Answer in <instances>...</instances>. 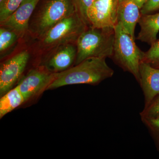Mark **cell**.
Listing matches in <instances>:
<instances>
[{
  "label": "cell",
  "mask_w": 159,
  "mask_h": 159,
  "mask_svg": "<svg viewBox=\"0 0 159 159\" xmlns=\"http://www.w3.org/2000/svg\"><path fill=\"white\" fill-rule=\"evenodd\" d=\"M114 74L106 58L91 57L65 71L54 74V79L46 90L74 84L97 85Z\"/></svg>",
  "instance_id": "6da1fadb"
},
{
  "label": "cell",
  "mask_w": 159,
  "mask_h": 159,
  "mask_svg": "<svg viewBox=\"0 0 159 159\" xmlns=\"http://www.w3.org/2000/svg\"><path fill=\"white\" fill-rule=\"evenodd\" d=\"M115 37V29L88 27L76 42L75 65L91 57L111 58Z\"/></svg>",
  "instance_id": "7a4b0ae2"
},
{
  "label": "cell",
  "mask_w": 159,
  "mask_h": 159,
  "mask_svg": "<svg viewBox=\"0 0 159 159\" xmlns=\"http://www.w3.org/2000/svg\"><path fill=\"white\" fill-rule=\"evenodd\" d=\"M115 42L111 58L125 72L132 74L139 82V68L144 52L136 44L135 39L117 24L115 28Z\"/></svg>",
  "instance_id": "3957f363"
},
{
  "label": "cell",
  "mask_w": 159,
  "mask_h": 159,
  "mask_svg": "<svg viewBox=\"0 0 159 159\" xmlns=\"http://www.w3.org/2000/svg\"><path fill=\"white\" fill-rule=\"evenodd\" d=\"M88 26L77 11L57 23L39 37L40 45L44 49H52L67 43H76Z\"/></svg>",
  "instance_id": "277c9868"
},
{
  "label": "cell",
  "mask_w": 159,
  "mask_h": 159,
  "mask_svg": "<svg viewBox=\"0 0 159 159\" xmlns=\"http://www.w3.org/2000/svg\"><path fill=\"white\" fill-rule=\"evenodd\" d=\"M73 0H48L35 16L31 29L39 38L76 12Z\"/></svg>",
  "instance_id": "5b68a950"
},
{
  "label": "cell",
  "mask_w": 159,
  "mask_h": 159,
  "mask_svg": "<svg viewBox=\"0 0 159 159\" xmlns=\"http://www.w3.org/2000/svg\"><path fill=\"white\" fill-rule=\"evenodd\" d=\"M119 0H95L88 11L89 27L115 29L118 24Z\"/></svg>",
  "instance_id": "8992f818"
},
{
  "label": "cell",
  "mask_w": 159,
  "mask_h": 159,
  "mask_svg": "<svg viewBox=\"0 0 159 159\" xmlns=\"http://www.w3.org/2000/svg\"><path fill=\"white\" fill-rule=\"evenodd\" d=\"M30 58L28 51H24L1 64L0 68L1 97L12 89L19 79Z\"/></svg>",
  "instance_id": "52a82bcc"
},
{
  "label": "cell",
  "mask_w": 159,
  "mask_h": 159,
  "mask_svg": "<svg viewBox=\"0 0 159 159\" xmlns=\"http://www.w3.org/2000/svg\"><path fill=\"white\" fill-rule=\"evenodd\" d=\"M54 77V73L34 69L29 71L20 80L16 86L26 102L43 91L46 90Z\"/></svg>",
  "instance_id": "ba28073f"
},
{
  "label": "cell",
  "mask_w": 159,
  "mask_h": 159,
  "mask_svg": "<svg viewBox=\"0 0 159 159\" xmlns=\"http://www.w3.org/2000/svg\"><path fill=\"white\" fill-rule=\"evenodd\" d=\"M47 58L45 66L51 73H60L68 70L75 64L77 48L74 43H67L52 49Z\"/></svg>",
  "instance_id": "9c48e42d"
},
{
  "label": "cell",
  "mask_w": 159,
  "mask_h": 159,
  "mask_svg": "<svg viewBox=\"0 0 159 159\" xmlns=\"http://www.w3.org/2000/svg\"><path fill=\"white\" fill-rule=\"evenodd\" d=\"M39 0H25L18 8L1 23L2 27L15 31L19 36L29 29V20Z\"/></svg>",
  "instance_id": "30bf717a"
},
{
  "label": "cell",
  "mask_w": 159,
  "mask_h": 159,
  "mask_svg": "<svg viewBox=\"0 0 159 159\" xmlns=\"http://www.w3.org/2000/svg\"><path fill=\"white\" fill-rule=\"evenodd\" d=\"M139 75V83L143 92L146 107L159 95V68H156L142 61Z\"/></svg>",
  "instance_id": "8fae6325"
},
{
  "label": "cell",
  "mask_w": 159,
  "mask_h": 159,
  "mask_svg": "<svg viewBox=\"0 0 159 159\" xmlns=\"http://www.w3.org/2000/svg\"><path fill=\"white\" fill-rule=\"evenodd\" d=\"M140 10L134 0H119L118 23L134 39L136 26L142 15Z\"/></svg>",
  "instance_id": "7c38bea8"
},
{
  "label": "cell",
  "mask_w": 159,
  "mask_h": 159,
  "mask_svg": "<svg viewBox=\"0 0 159 159\" xmlns=\"http://www.w3.org/2000/svg\"><path fill=\"white\" fill-rule=\"evenodd\" d=\"M140 31L137 39L151 45L157 40L159 32V12L142 15L139 22Z\"/></svg>",
  "instance_id": "4fadbf2b"
},
{
  "label": "cell",
  "mask_w": 159,
  "mask_h": 159,
  "mask_svg": "<svg viewBox=\"0 0 159 159\" xmlns=\"http://www.w3.org/2000/svg\"><path fill=\"white\" fill-rule=\"evenodd\" d=\"M0 118L14 110L25 102L17 86L1 97Z\"/></svg>",
  "instance_id": "5bb4252c"
},
{
  "label": "cell",
  "mask_w": 159,
  "mask_h": 159,
  "mask_svg": "<svg viewBox=\"0 0 159 159\" xmlns=\"http://www.w3.org/2000/svg\"><path fill=\"white\" fill-rule=\"evenodd\" d=\"M20 36L14 31L1 26L0 29V52L2 54L10 48Z\"/></svg>",
  "instance_id": "9a60e30c"
},
{
  "label": "cell",
  "mask_w": 159,
  "mask_h": 159,
  "mask_svg": "<svg viewBox=\"0 0 159 159\" xmlns=\"http://www.w3.org/2000/svg\"><path fill=\"white\" fill-rule=\"evenodd\" d=\"M25 0H2L0 2V23L9 17Z\"/></svg>",
  "instance_id": "2e32d148"
},
{
  "label": "cell",
  "mask_w": 159,
  "mask_h": 159,
  "mask_svg": "<svg viewBox=\"0 0 159 159\" xmlns=\"http://www.w3.org/2000/svg\"><path fill=\"white\" fill-rule=\"evenodd\" d=\"M150 46L148 51L144 52L142 61L156 68H159V39Z\"/></svg>",
  "instance_id": "e0dca14e"
},
{
  "label": "cell",
  "mask_w": 159,
  "mask_h": 159,
  "mask_svg": "<svg viewBox=\"0 0 159 159\" xmlns=\"http://www.w3.org/2000/svg\"><path fill=\"white\" fill-rule=\"evenodd\" d=\"M141 119L156 118L159 116V95L148 106L144 107L140 114Z\"/></svg>",
  "instance_id": "ac0fdd59"
},
{
  "label": "cell",
  "mask_w": 159,
  "mask_h": 159,
  "mask_svg": "<svg viewBox=\"0 0 159 159\" xmlns=\"http://www.w3.org/2000/svg\"><path fill=\"white\" fill-rule=\"evenodd\" d=\"M94 1L95 0H73L76 11L88 27V11L93 5Z\"/></svg>",
  "instance_id": "d6986e66"
},
{
  "label": "cell",
  "mask_w": 159,
  "mask_h": 159,
  "mask_svg": "<svg viewBox=\"0 0 159 159\" xmlns=\"http://www.w3.org/2000/svg\"><path fill=\"white\" fill-rule=\"evenodd\" d=\"M142 120L150 131L159 148V116L151 119H142Z\"/></svg>",
  "instance_id": "ffe728a7"
},
{
  "label": "cell",
  "mask_w": 159,
  "mask_h": 159,
  "mask_svg": "<svg viewBox=\"0 0 159 159\" xmlns=\"http://www.w3.org/2000/svg\"><path fill=\"white\" fill-rule=\"evenodd\" d=\"M159 9V0H147L140 10L141 14H150Z\"/></svg>",
  "instance_id": "44dd1931"
},
{
  "label": "cell",
  "mask_w": 159,
  "mask_h": 159,
  "mask_svg": "<svg viewBox=\"0 0 159 159\" xmlns=\"http://www.w3.org/2000/svg\"><path fill=\"white\" fill-rule=\"evenodd\" d=\"M147 1V0H134V1L136 3L137 5L139 6L140 9H142V7L144 6V4L146 3Z\"/></svg>",
  "instance_id": "7402d4cb"
},
{
  "label": "cell",
  "mask_w": 159,
  "mask_h": 159,
  "mask_svg": "<svg viewBox=\"0 0 159 159\" xmlns=\"http://www.w3.org/2000/svg\"><path fill=\"white\" fill-rule=\"evenodd\" d=\"M2 1V0H0V2H1V1Z\"/></svg>",
  "instance_id": "603a6c76"
}]
</instances>
